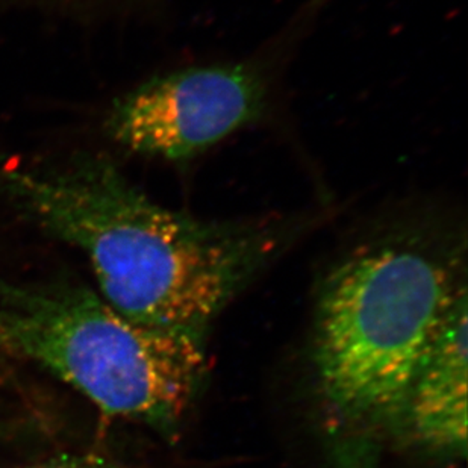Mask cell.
<instances>
[{
  "label": "cell",
  "mask_w": 468,
  "mask_h": 468,
  "mask_svg": "<svg viewBox=\"0 0 468 468\" xmlns=\"http://www.w3.org/2000/svg\"><path fill=\"white\" fill-rule=\"evenodd\" d=\"M465 237L432 214L387 221L329 267L313 367L326 416L347 435H396L412 378L467 292Z\"/></svg>",
  "instance_id": "obj_2"
},
{
  "label": "cell",
  "mask_w": 468,
  "mask_h": 468,
  "mask_svg": "<svg viewBox=\"0 0 468 468\" xmlns=\"http://www.w3.org/2000/svg\"><path fill=\"white\" fill-rule=\"evenodd\" d=\"M0 193L46 234L84 253L112 310L200 341L317 217L200 218L156 204L112 161L89 154L57 167H0Z\"/></svg>",
  "instance_id": "obj_1"
},
{
  "label": "cell",
  "mask_w": 468,
  "mask_h": 468,
  "mask_svg": "<svg viewBox=\"0 0 468 468\" xmlns=\"http://www.w3.org/2000/svg\"><path fill=\"white\" fill-rule=\"evenodd\" d=\"M257 62H221L159 75L115 99L105 129L126 151L190 161L255 123L269 103Z\"/></svg>",
  "instance_id": "obj_4"
},
{
  "label": "cell",
  "mask_w": 468,
  "mask_h": 468,
  "mask_svg": "<svg viewBox=\"0 0 468 468\" xmlns=\"http://www.w3.org/2000/svg\"><path fill=\"white\" fill-rule=\"evenodd\" d=\"M0 350L45 367L103 416L165 440L208 376L205 341L131 322L80 283L0 279Z\"/></svg>",
  "instance_id": "obj_3"
},
{
  "label": "cell",
  "mask_w": 468,
  "mask_h": 468,
  "mask_svg": "<svg viewBox=\"0 0 468 468\" xmlns=\"http://www.w3.org/2000/svg\"><path fill=\"white\" fill-rule=\"evenodd\" d=\"M27 468H135L98 453H64Z\"/></svg>",
  "instance_id": "obj_6"
},
{
  "label": "cell",
  "mask_w": 468,
  "mask_h": 468,
  "mask_svg": "<svg viewBox=\"0 0 468 468\" xmlns=\"http://www.w3.org/2000/svg\"><path fill=\"white\" fill-rule=\"evenodd\" d=\"M468 296L447 311L412 378L394 437L444 460L467 456Z\"/></svg>",
  "instance_id": "obj_5"
}]
</instances>
